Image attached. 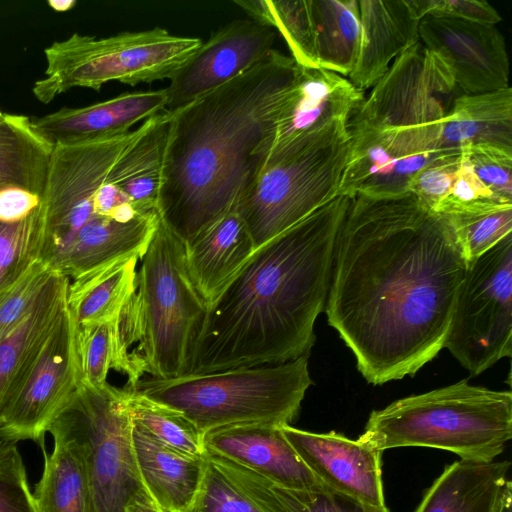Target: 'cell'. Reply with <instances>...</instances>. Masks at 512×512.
<instances>
[{
    "instance_id": "6da1fadb",
    "label": "cell",
    "mask_w": 512,
    "mask_h": 512,
    "mask_svg": "<svg viewBox=\"0 0 512 512\" xmlns=\"http://www.w3.org/2000/svg\"><path fill=\"white\" fill-rule=\"evenodd\" d=\"M467 266L449 217L413 194L350 199L325 311L369 383L414 375L444 348Z\"/></svg>"
},
{
    "instance_id": "7a4b0ae2",
    "label": "cell",
    "mask_w": 512,
    "mask_h": 512,
    "mask_svg": "<svg viewBox=\"0 0 512 512\" xmlns=\"http://www.w3.org/2000/svg\"><path fill=\"white\" fill-rule=\"evenodd\" d=\"M350 197L337 195L259 246L208 306L188 374L307 356L325 308L337 234Z\"/></svg>"
},
{
    "instance_id": "3957f363",
    "label": "cell",
    "mask_w": 512,
    "mask_h": 512,
    "mask_svg": "<svg viewBox=\"0 0 512 512\" xmlns=\"http://www.w3.org/2000/svg\"><path fill=\"white\" fill-rule=\"evenodd\" d=\"M298 68L273 49L172 113L158 212L183 242L220 219L261 170Z\"/></svg>"
},
{
    "instance_id": "277c9868",
    "label": "cell",
    "mask_w": 512,
    "mask_h": 512,
    "mask_svg": "<svg viewBox=\"0 0 512 512\" xmlns=\"http://www.w3.org/2000/svg\"><path fill=\"white\" fill-rule=\"evenodd\" d=\"M139 260L134 292L116 318L113 369L127 375V389L144 373L188 374L208 309L190 281L184 242L161 219Z\"/></svg>"
},
{
    "instance_id": "5b68a950",
    "label": "cell",
    "mask_w": 512,
    "mask_h": 512,
    "mask_svg": "<svg viewBox=\"0 0 512 512\" xmlns=\"http://www.w3.org/2000/svg\"><path fill=\"white\" fill-rule=\"evenodd\" d=\"M512 438V394L462 380L374 410L358 441L383 452L399 447L451 451L492 462Z\"/></svg>"
},
{
    "instance_id": "8992f818",
    "label": "cell",
    "mask_w": 512,
    "mask_h": 512,
    "mask_svg": "<svg viewBox=\"0 0 512 512\" xmlns=\"http://www.w3.org/2000/svg\"><path fill=\"white\" fill-rule=\"evenodd\" d=\"M311 384L307 356H302L276 365L149 376L131 389L179 411L204 436L231 425H290Z\"/></svg>"
},
{
    "instance_id": "52a82bcc",
    "label": "cell",
    "mask_w": 512,
    "mask_h": 512,
    "mask_svg": "<svg viewBox=\"0 0 512 512\" xmlns=\"http://www.w3.org/2000/svg\"><path fill=\"white\" fill-rule=\"evenodd\" d=\"M348 120L269 154L237 202L255 249L338 195L349 150Z\"/></svg>"
},
{
    "instance_id": "ba28073f",
    "label": "cell",
    "mask_w": 512,
    "mask_h": 512,
    "mask_svg": "<svg viewBox=\"0 0 512 512\" xmlns=\"http://www.w3.org/2000/svg\"><path fill=\"white\" fill-rule=\"evenodd\" d=\"M202 42L160 27L104 38L74 33L45 49V77L32 92L47 104L75 87L100 90L111 81L134 86L170 79Z\"/></svg>"
},
{
    "instance_id": "9c48e42d",
    "label": "cell",
    "mask_w": 512,
    "mask_h": 512,
    "mask_svg": "<svg viewBox=\"0 0 512 512\" xmlns=\"http://www.w3.org/2000/svg\"><path fill=\"white\" fill-rule=\"evenodd\" d=\"M132 427L126 390L107 382L80 384L48 429L82 452L94 512H124L132 499L148 493L135 462Z\"/></svg>"
},
{
    "instance_id": "30bf717a",
    "label": "cell",
    "mask_w": 512,
    "mask_h": 512,
    "mask_svg": "<svg viewBox=\"0 0 512 512\" xmlns=\"http://www.w3.org/2000/svg\"><path fill=\"white\" fill-rule=\"evenodd\" d=\"M472 375L512 352V233L468 262L444 344Z\"/></svg>"
},
{
    "instance_id": "8fae6325",
    "label": "cell",
    "mask_w": 512,
    "mask_h": 512,
    "mask_svg": "<svg viewBox=\"0 0 512 512\" xmlns=\"http://www.w3.org/2000/svg\"><path fill=\"white\" fill-rule=\"evenodd\" d=\"M462 94L446 62L418 42L393 61L348 124L418 129L440 136L454 101Z\"/></svg>"
},
{
    "instance_id": "7c38bea8",
    "label": "cell",
    "mask_w": 512,
    "mask_h": 512,
    "mask_svg": "<svg viewBox=\"0 0 512 512\" xmlns=\"http://www.w3.org/2000/svg\"><path fill=\"white\" fill-rule=\"evenodd\" d=\"M350 150L338 195L397 197L410 193L415 175L445 153L438 134L418 129L349 125Z\"/></svg>"
},
{
    "instance_id": "4fadbf2b",
    "label": "cell",
    "mask_w": 512,
    "mask_h": 512,
    "mask_svg": "<svg viewBox=\"0 0 512 512\" xmlns=\"http://www.w3.org/2000/svg\"><path fill=\"white\" fill-rule=\"evenodd\" d=\"M76 323L67 307L19 392L0 418V439L44 445L48 429L82 384Z\"/></svg>"
},
{
    "instance_id": "5bb4252c",
    "label": "cell",
    "mask_w": 512,
    "mask_h": 512,
    "mask_svg": "<svg viewBox=\"0 0 512 512\" xmlns=\"http://www.w3.org/2000/svg\"><path fill=\"white\" fill-rule=\"evenodd\" d=\"M273 28L237 19L215 32L170 78L165 111L175 112L241 75L272 50Z\"/></svg>"
},
{
    "instance_id": "9a60e30c",
    "label": "cell",
    "mask_w": 512,
    "mask_h": 512,
    "mask_svg": "<svg viewBox=\"0 0 512 512\" xmlns=\"http://www.w3.org/2000/svg\"><path fill=\"white\" fill-rule=\"evenodd\" d=\"M418 33L424 46L446 62L465 94L509 87L505 40L495 25L425 16Z\"/></svg>"
},
{
    "instance_id": "2e32d148",
    "label": "cell",
    "mask_w": 512,
    "mask_h": 512,
    "mask_svg": "<svg viewBox=\"0 0 512 512\" xmlns=\"http://www.w3.org/2000/svg\"><path fill=\"white\" fill-rule=\"evenodd\" d=\"M303 463L325 487L368 506L387 509L381 451L331 431L314 433L282 425Z\"/></svg>"
},
{
    "instance_id": "e0dca14e",
    "label": "cell",
    "mask_w": 512,
    "mask_h": 512,
    "mask_svg": "<svg viewBox=\"0 0 512 512\" xmlns=\"http://www.w3.org/2000/svg\"><path fill=\"white\" fill-rule=\"evenodd\" d=\"M298 67L267 156L335 121H349L364 100L362 92L342 75L323 68Z\"/></svg>"
},
{
    "instance_id": "ac0fdd59",
    "label": "cell",
    "mask_w": 512,
    "mask_h": 512,
    "mask_svg": "<svg viewBox=\"0 0 512 512\" xmlns=\"http://www.w3.org/2000/svg\"><path fill=\"white\" fill-rule=\"evenodd\" d=\"M207 452L239 464L287 489L322 487L286 439L281 426L239 424L204 435Z\"/></svg>"
},
{
    "instance_id": "d6986e66",
    "label": "cell",
    "mask_w": 512,
    "mask_h": 512,
    "mask_svg": "<svg viewBox=\"0 0 512 512\" xmlns=\"http://www.w3.org/2000/svg\"><path fill=\"white\" fill-rule=\"evenodd\" d=\"M166 89L120 94L81 108L63 107L31 118L33 131L51 146L112 137L166 109Z\"/></svg>"
},
{
    "instance_id": "ffe728a7",
    "label": "cell",
    "mask_w": 512,
    "mask_h": 512,
    "mask_svg": "<svg viewBox=\"0 0 512 512\" xmlns=\"http://www.w3.org/2000/svg\"><path fill=\"white\" fill-rule=\"evenodd\" d=\"M190 281L207 307L255 251L248 228L235 203L220 219L184 242Z\"/></svg>"
},
{
    "instance_id": "44dd1931",
    "label": "cell",
    "mask_w": 512,
    "mask_h": 512,
    "mask_svg": "<svg viewBox=\"0 0 512 512\" xmlns=\"http://www.w3.org/2000/svg\"><path fill=\"white\" fill-rule=\"evenodd\" d=\"M69 281L55 271L29 313L0 339V418L26 381L65 311Z\"/></svg>"
},
{
    "instance_id": "7402d4cb",
    "label": "cell",
    "mask_w": 512,
    "mask_h": 512,
    "mask_svg": "<svg viewBox=\"0 0 512 512\" xmlns=\"http://www.w3.org/2000/svg\"><path fill=\"white\" fill-rule=\"evenodd\" d=\"M362 39L349 81L363 91L387 72L391 61L419 42V21L406 0H360Z\"/></svg>"
},
{
    "instance_id": "603a6c76",
    "label": "cell",
    "mask_w": 512,
    "mask_h": 512,
    "mask_svg": "<svg viewBox=\"0 0 512 512\" xmlns=\"http://www.w3.org/2000/svg\"><path fill=\"white\" fill-rule=\"evenodd\" d=\"M132 423V447L143 486L166 512H185L199 491L205 455L179 452L158 441L140 424Z\"/></svg>"
},
{
    "instance_id": "cb8c5ba5",
    "label": "cell",
    "mask_w": 512,
    "mask_h": 512,
    "mask_svg": "<svg viewBox=\"0 0 512 512\" xmlns=\"http://www.w3.org/2000/svg\"><path fill=\"white\" fill-rule=\"evenodd\" d=\"M510 461L458 460L447 465L413 512H499L506 493Z\"/></svg>"
},
{
    "instance_id": "d4e9b609",
    "label": "cell",
    "mask_w": 512,
    "mask_h": 512,
    "mask_svg": "<svg viewBox=\"0 0 512 512\" xmlns=\"http://www.w3.org/2000/svg\"><path fill=\"white\" fill-rule=\"evenodd\" d=\"M443 151L487 145L512 151V90L462 94L453 103L441 133Z\"/></svg>"
},
{
    "instance_id": "484cf974",
    "label": "cell",
    "mask_w": 512,
    "mask_h": 512,
    "mask_svg": "<svg viewBox=\"0 0 512 512\" xmlns=\"http://www.w3.org/2000/svg\"><path fill=\"white\" fill-rule=\"evenodd\" d=\"M139 259L115 260L69 281L66 303L76 325L98 324L118 316L134 292Z\"/></svg>"
},
{
    "instance_id": "4316f807",
    "label": "cell",
    "mask_w": 512,
    "mask_h": 512,
    "mask_svg": "<svg viewBox=\"0 0 512 512\" xmlns=\"http://www.w3.org/2000/svg\"><path fill=\"white\" fill-rule=\"evenodd\" d=\"M207 453L265 512H389L388 509L368 506L325 486L310 490L287 489L239 464Z\"/></svg>"
},
{
    "instance_id": "83f0119b",
    "label": "cell",
    "mask_w": 512,
    "mask_h": 512,
    "mask_svg": "<svg viewBox=\"0 0 512 512\" xmlns=\"http://www.w3.org/2000/svg\"><path fill=\"white\" fill-rule=\"evenodd\" d=\"M53 450L41 446L44 467L33 497L37 512H94L85 461L77 444L52 435Z\"/></svg>"
},
{
    "instance_id": "f1b7e54d",
    "label": "cell",
    "mask_w": 512,
    "mask_h": 512,
    "mask_svg": "<svg viewBox=\"0 0 512 512\" xmlns=\"http://www.w3.org/2000/svg\"><path fill=\"white\" fill-rule=\"evenodd\" d=\"M320 68L347 75L359 53L362 30L357 0H309Z\"/></svg>"
},
{
    "instance_id": "f546056e",
    "label": "cell",
    "mask_w": 512,
    "mask_h": 512,
    "mask_svg": "<svg viewBox=\"0 0 512 512\" xmlns=\"http://www.w3.org/2000/svg\"><path fill=\"white\" fill-rule=\"evenodd\" d=\"M53 146L41 139L25 115L0 120V188L16 186L42 195Z\"/></svg>"
},
{
    "instance_id": "4dcf8cb0",
    "label": "cell",
    "mask_w": 512,
    "mask_h": 512,
    "mask_svg": "<svg viewBox=\"0 0 512 512\" xmlns=\"http://www.w3.org/2000/svg\"><path fill=\"white\" fill-rule=\"evenodd\" d=\"M234 3L253 21L277 30L298 66L320 68L309 0H242Z\"/></svg>"
},
{
    "instance_id": "1f68e13d",
    "label": "cell",
    "mask_w": 512,
    "mask_h": 512,
    "mask_svg": "<svg viewBox=\"0 0 512 512\" xmlns=\"http://www.w3.org/2000/svg\"><path fill=\"white\" fill-rule=\"evenodd\" d=\"M124 389L134 422L140 424L158 441L179 452L197 457L205 455L204 436L182 413L135 390Z\"/></svg>"
},
{
    "instance_id": "d6a6232c",
    "label": "cell",
    "mask_w": 512,
    "mask_h": 512,
    "mask_svg": "<svg viewBox=\"0 0 512 512\" xmlns=\"http://www.w3.org/2000/svg\"><path fill=\"white\" fill-rule=\"evenodd\" d=\"M45 238L42 204L18 222L0 221V292L41 260Z\"/></svg>"
},
{
    "instance_id": "836d02e7",
    "label": "cell",
    "mask_w": 512,
    "mask_h": 512,
    "mask_svg": "<svg viewBox=\"0 0 512 512\" xmlns=\"http://www.w3.org/2000/svg\"><path fill=\"white\" fill-rule=\"evenodd\" d=\"M447 216L468 262L512 233V204Z\"/></svg>"
},
{
    "instance_id": "e575fe53",
    "label": "cell",
    "mask_w": 512,
    "mask_h": 512,
    "mask_svg": "<svg viewBox=\"0 0 512 512\" xmlns=\"http://www.w3.org/2000/svg\"><path fill=\"white\" fill-rule=\"evenodd\" d=\"M116 318L98 324L76 325L75 343L82 384L98 387L107 383L116 355Z\"/></svg>"
},
{
    "instance_id": "d590c367",
    "label": "cell",
    "mask_w": 512,
    "mask_h": 512,
    "mask_svg": "<svg viewBox=\"0 0 512 512\" xmlns=\"http://www.w3.org/2000/svg\"><path fill=\"white\" fill-rule=\"evenodd\" d=\"M199 491L185 512H265L206 452Z\"/></svg>"
},
{
    "instance_id": "8d00e7d4",
    "label": "cell",
    "mask_w": 512,
    "mask_h": 512,
    "mask_svg": "<svg viewBox=\"0 0 512 512\" xmlns=\"http://www.w3.org/2000/svg\"><path fill=\"white\" fill-rule=\"evenodd\" d=\"M54 272L39 260L15 283L0 292V339L29 313Z\"/></svg>"
},
{
    "instance_id": "74e56055",
    "label": "cell",
    "mask_w": 512,
    "mask_h": 512,
    "mask_svg": "<svg viewBox=\"0 0 512 512\" xmlns=\"http://www.w3.org/2000/svg\"><path fill=\"white\" fill-rule=\"evenodd\" d=\"M0 512H37L16 442L1 439Z\"/></svg>"
},
{
    "instance_id": "f35d334b",
    "label": "cell",
    "mask_w": 512,
    "mask_h": 512,
    "mask_svg": "<svg viewBox=\"0 0 512 512\" xmlns=\"http://www.w3.org/2000/svg\"><path fill=\"white\" fill-rule=\"evenodd\" d=\"M462 153L453 151L438 157L413 178L410 193L429 211L436 213L456 180Z\"/></svg>"
},
{
    "instance_id": "ab89813d",
    "label": "cell",
    "mask_w": 512,
    "mask_h": 512,
    "mask_svg": "<svg viewBox=\"0 0 512 512\" xmlns=\"http://www.w3.org/2000/svg\"><path fill=\"white\" fill-rule=\"evenodd\" d=\"M480 181L501 201L512 203V151L476 145L461 149Z\"/></svg>"
},
{
    "instance_id": "60d3db41",
    "label": "cell",
    "mask_w": 512,
    "mask_h": 512,
    "mask_svg": "<svg viewBox=\"0 0 512 512\" xmlns=\"http://www.w3.org/2000/svg\"><path fill=\"white\" fill-rule=\"evenodd\" d=\"M462 153L460 168L451 191L436 213L456 215L486 209L498 204H512L499 200L476 176Z\"/></svg>"
},
{
    "instance_id": "b9f144b4",
    "label": "cell",
    "mask_w": 512,
    "mask_h": 512,
    "mask_svg": "<svg viewBox=\"0 0 512 512\" xmlns=\"http://www.w3.org/2000/svg\"><path fill=\"white\" fill-rule=\"evenodd\" d=\"M414 16L448 17L495 25L501 21L497 10L484 0H406Z\"/></svg>"
},
{
    "instance_id": "7bdbcfd3",
    "label": "cell",
    "mask_w": 512,
    "mask_h": 512,
    "mask_svg": "<svg viewBox=\"0 0 512 512\" xmlns=\"http://www.w3.org/2000/svg\"><path fill=\"white\" fill-rule=\"evenodd\" d=\"M41 204V196L29 190L6 186L0 188V221L18 222L29 216Z\"/></svg>"
},
{
    "instance_id": "ee69618b",
    "label": "cell",
    "mask_w": 512,
    "mask_h": 512,
    "mask_svg": "<svg viewBox=\"0 0 512 512\" xmlns=\"http://www.w3.org/2000/svg\"><path fill=\"white\" fill-rule=\"evenodd\" d=\"M124 512H166L160 508L148 493L138 495L130 501Z\"/></svg>"
},
{
    "instance_id": "f6af8a7d",
    "label": "cell",
    "mask_w": 512,
    "mask_h": 512,
    "mask_svg": "<svg viewBox=\"0 0 512 512\" xmlns=\"http://www.w3.org/2000/svg\"><path fill=\"white\" fill-rule=\"evenodd\" d=\"M48 4L56 11H67L76 4L74 0H65V1H49Z\"/></svg>"
},
{
    "instance_id": "bcb514c9",
    "label": "cell",
    "mask_w": 512,
    "mask_h": 512,
    "mask_svg": "<svg viewBox=\"0 0 512 512\" xmlns=\"http://www.w3.org/2000/svg\"><path fill=\"white\" fill-rule=\"evenodd\" d=\"M4 114H5V113H2V112L0 111V120L4 117Z\"/></svg>"
}]
</instances>
